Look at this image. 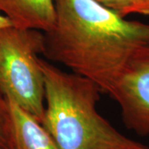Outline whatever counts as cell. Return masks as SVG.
I'll use <instances>...</instances> for the list:
<instances>
[{
	"label": "cell",
	"instance_id": "cell-10",
	"mask_svg": "<svg viewBox=\"0 0 149 149\" xmlns=\"http://www.w3.org/2000/svg\"><path fill=\"white\" fill-rule=\"evenodd\" d=\"M0 149H6V148H3V147H1V146H0Z\"/></svg>",
	"mask_w": 149,
	"mask_h": 149
},
{
	"label": "cell",
	"instance_id": "cell-4",
	"mask_svg": "<svg viewBox=\"0 0 149 149\" xmlns=\"http://www.w3.org/2000/svg\"><path fill=\"white\" fill-rule=\"evenodd\" d=\"M118 102L126 127L149 134V43L128 59L109 94Z\"/></svg>",
	"mask_w": 149,
	"mask_h": 149
},
{
	"label": "cell",
	"instance_id": "cell-3",
	"mask_svg": "<svg viewBox=\"0 0 149 149\" xmlns=\"http://www.w3.org/2000/svg\"><path fill=\"white\" fill-rule=\"evenodd\" d=\"M44 50V32L13 26L0 29V90L40 123L45 111V80L39 55Z\"/></svg>",
	"mask_w": 149,
	"mask_h": 149
},
{
	"label": "cell",
	"instance_id": "cell-8",
	"mask_svg": "<svg viewBox=\"0 0 149 149\" xmlns=\"http://www.w3.org/2000/svg\"><path fill=\"white\" fill-rule=\"evenodd\" d=\"M0 146L10 149V108L6 96L0 90Z\"/></svg>",
	"mask_w": 149,
	"mask_h": 149
},
{
	"label": "cell",
	"instance_id": "cell-2",
	"mask_svg": "<svg viewBox=\"0 0 149 149\" xmlns=\"http://www.w3.org/2000/svg\"><path fill=\"white\" fill-rule=\"evenodd\" d=\"M45 80L42 124L59 149H149L123 135L99 113L94 81L39 58Z\"/></svg>",
	"mask_w": 149,
	"mask_h": 149
},
{
	"label": "cell",
	"instance_id": "cell-9",
	"mask_svg": "<svg viewBox=\"0 0 149 149\" xmlns=\"http://www.w3.org/2000/svg\"><path fill=\"white\" fill-rule=\"evenodd\" d=\"M9 26H13L9 19L5 17L4 15L0 14V29L4 28V27H9Z\"/></svg>",
	"mask_w": 149,
	"mask_h": 149
},
{
	"label": "cell",
	"instance_id": "cell-6",
	"mask_svg": "<svg viewBox=\"0 0 149 149\" xmlns=\"http://www.w3.org/2000/svg\"><path fill=\"white\" fill-rule=\"evenodd\" d=\"M10 149H59L53 139L30 113L9 100Z\"/></svg>",
	"mask_w": 149,
	"mask_h": 149
},
{
	"label": "cell",
	"instance_id": "cell-1",
	"mask_svg": "<svg viewBox=\"0 0 149 149\" xmlns=\"http://www.w3.org/2000/svg\"><path fill=\"white\" fill-rule=\"evenodd\" d=\"M43 55L109 94L128 60L149 43V23L118 16L96 0H55Z\"/></svg>",
	"mask_w": 149,
	"mask_h": 149
},
{
	"label": "cell",
	"instance_id": "cell-7",
	"mask_svg": "<svg viewBox=\"0 0 149 149\" xmlns=\"http://www.w3.org/2000/svg\"><path fill=\"white\" fill-rule=\"evenodd\" d=\"M118 16L138 13L149 15V0H96Z\"/></svg>",
	"mask_w": 149,
	"mask_h": 149
},
{
	"label": "cell",
	"instance_id": "cell-5",
	"mask_svg": "<svg viewBox=\"0 0 149 149\" xmlns=\"http://www.w3.org/2000/svg\"><path fill=\"white\" fill-rule=\"evenodd\" d=\"M0 12L13 27L44 33L53 28L56 18L55 0H0Z\"/></svg>",
	"mask_w": 149,
	"mask_h": 149
}]
</instances>
